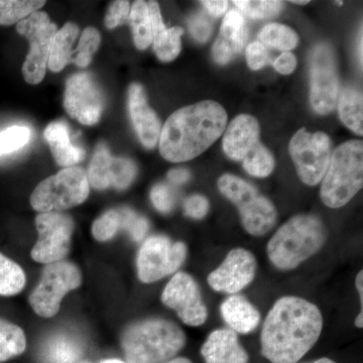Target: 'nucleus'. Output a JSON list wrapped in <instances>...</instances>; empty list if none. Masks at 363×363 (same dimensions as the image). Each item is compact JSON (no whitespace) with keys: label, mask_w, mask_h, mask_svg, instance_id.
<instances>
[{"label":"nucleus","mask_w":363,"mask_h":363,"mask_svg":"<svg viewBox=\"0 0 363 363\" xmlns=\"http://www.w3.org/2000/svg\"><path fill=\"white\" fill-rule=\"evenodd\" d=\"M149 9L150 26H152V44L157 58L162 62H171L181 52V37L183 28H167L162 21L161 11L157 1L147 2Z\"/></svg>","instance_id":"nucleus-22"},{"label":"nucleus","mask_w":363,"mask_h":363,"mask_svg":"<svg viewBox=\"0 0 363 363\" xmlns=\"http://www.w3.org/2000/svg\"><path fill=\"white\" fill-rule=\"evenodd\" d=\"M358 57H359L360 65L362 66V30H360L359 39H358Z\"/></svg>","instance_id":"nucleus-48"},{"label":"nucleus","mask_w":363,"mask_h":363,"mask_svg":"<svg viewBox=\"0 0 363 363\" xmlns=\"http://www.w3.org/2000/svg\"><path fill=\"white\" fill-rule=\"evenodd\" d=\"M201 4L206 9L208 13L216 18L225 13L228 9V1H225V0L223 1L222 0H206V1H201Z\"/></svg>","instance_id":"nucleus-45"},{"label":"nucleus","mask_w":363,"mask_h":363,"mask_svg":"<svg viewBox=\"0 0 363 363\" xmlns=\"http://www.w3.org/2000/svg\"><path fill=\"white\" fill-rule=\"evenodd\" d=\"M184 209H185V214L191 218L202 219L209 211V202L204 196H190L184 203Z\"/></svg>","instance_id":"nucleus-43"},{"label":"nucleus","mask_w":363,"mask_h":363,"mask_svg":"<svg viewBox=\"0 0 363 363\" xmlns=\"http://www.w3.org/2000/svg\"><path fill=\"white\" fill-rule=\"evenodd\" d=\"M162 302L175 310L184 324L201 326L208 318L207 307L202 300L199 286L186 272H177L162 294Z\"/></svg>","instance_id":"nucleus-15"},{"label":"nucleus","mask_w":363,"mask_h":363,"mask_svg":"<svg viewBox=\"0 0 363 363\" xmlns=\"http://www.w3.org/2000/svg\"><path fill=\"white\" fill-rule=\"evenodd\" d=\"M218 189L238 208L242 225L250 235H266L276 225L278 219L276 207L267 198L260 195L252 184L226 174L219 179Z\"/></svg>","instance_id":"nucleus-6"},{"label":"nucleus","mask_w":363,"mask_h":363,"mask_svg":"<svg viewBox=\"0 0 363 363\" xmlns=\"http://www.w3.org/2000/svg\"><path fill=\"white\" fill-rule=\"evenodd\" d=\"M206 363H248L250 357L238 337L229 329H218L210 333L201 347Z\"/></svg>","instance_id":"nucleus-21"},{"label":"nucleus","mask_w":363,"mask_h":363,"mask_svg":"<svg viewBox=\"0 0 363 363\" xmlns=\"http://www.w3.org/2000/svg\"><path fill=\"white\" fill-rule=\"evenodd\" d=\"M185 243L172 242L164 235H154L143 243L136 260L140 281L152 284L174 274L187 257Z\"/></svg>","instance_id":"nucleus-11"},{"label":"nucleus","mask_w":363,"mask_h":363,"mask_svg":"<svg viewBox=\"0 0 363 363\" xmlns=\"http://www.w3.org/2000/svg\"><path fill=\"white\" fill-rule=\"evenodd\" d=\"M136 174L135 162L126 157H112L108 147L99 143L91 160L87 178L89 185L97 190L109 187L125 190L135 181Z\"/></svg>","instance_id":"nucleus-16"},{"label":"nucleus","mask_w":363,"mask_h":363,"mask_svg":"<svg viewBox=\"0 0 363 363\" xmlns=\"http://www.w3.org/2000/svg\"><path fill=\"white\" fill-rule=\"evenodd\" d=\"M338 112L342 123L358 135H363L362 93L355 88H345L339 97Z\"/></svg>","instance_id":"nucleus-27"},{"label":"nucleus","mask_w":363,"mask_h":363,"mask_svg":"<svg viewBox=\"0 0 363 363\" xmlns=\"http://www.w3.org/2000/svg\"><path fill=\"white\" fill-rule=\"evenodd\" d=\"M312 363H337L334 362V360L330 359V358H320V359H317L316 362Z\"/></svg>","instance_id":"nucleus-51"},{"label":"nucleus","mask_w":363,"mask_h":363,"mask_svg":"<svg viewBox=\"0 0 363 363\" xmlns=\"http://www.w3.org/2000/svg\"><path fill=\"white\" fill-rule=\"evenodd\" d=\"M289 150L303 183L316 186L323 180L332 156L330 138L326 133H311L301 128L291 140Z\"/></svg>","instance_id":"nucleus-10"},{"label":"nucleus","mask_w":363,"mask_h":363,"mask_svg":"<svg viewBox=\"0 0 363 363\" xmlns=\"http://www.w3.org/2000/svg\"><path fill=\"white\" fill-rule=\"evenodd\" d=\"M245 57H247V65L253 71L260 70L271 62L266 45L260 42L248 45Z\"/></svg>","instance_id":"nucleus-41"},{"label":"nucleus","mask_w":363,"mask_h":363,"mask_svg":"<svg viewBox=\"0 0 363 363\" xmlns=\"http://www.w3.org/2000/svg\"><path fill=\"white\" fill-rule=\"evenodd\" d=\"M185 344L180 327L164 319L133 324L121 338L126 363H162L175 357Z\"/></svg>","instance_id":"nucleus-4"},{"label":"nucleus","mask_w":363,"mask_h":363,"mask_svg":"<svg viewBox=\"0 0 363 363\" xmlns=\"http://www.w3.org/2000/svg\"><path fill=\"white\" fill-rule=\"evenodd\" d=\"M89 191L87 174L71 167L40 182L30 196V204L40 213L61 212L85 202Z\"/></svg>","instance_id":"nucleus-7"},{"label":"nucleus","mask_w":363,"mask_h":363,"mask_svg":"<svg viewBox=\"0 0 363 363\" xmlns=\"http://www.w3.org/2000/svg\"><path fill=\"white\" fill-rule=\"evenodd\" d=\"M128 111L138 140L145 149H154L161 135V121L147 104L143 86L138 83L128 89Z\"/></svg>","instance_id":"nucleus-18"},{"label":"nucleus","mask_w":363,"mask_h":363,"mask_svg":"<svg viewBox=\"0 0 363 363\" xmlns=\"http://www.w3.org/2000/svg\"><path fill=\"white\" fill-rule=\"evenodd\" d=\"M39 240L33 247L32 257L40 264H54L65 259L70 250L74 221L62 212L40 213L35 218Z\"/></svg>","instance_id":"nucleus-12"},{"label":"nucleus","mask_w":363,"mask_h":363,"mask_svg":"<svg viewBox=\"0 0 363 363\" xmlns=\"http://www.w3.org/2000/svg\"><path fill=\"white\" fill-rule=\"evenodd\" d=\"M101 363H125L119 359H105Z\"/></svg>","instance_id":"nucleus-52"},{"label":"nucleus","mask_w":363,"mask_h":363,"mask_svg":"<svg viewBox=\"0 0 363 363\" xmlns=\"http://www.w3.org/2000/svg\"><path fill=\"white\" fill-rule=\"evenodd\" d=\"M243 168L250 175L266 178L271 175L274 168V160L269 150L259 142L243 160Z\"/></svg>","instance_id":"nucleus-33"},{"label":"nucleus","mask_w":363,"mask_h":363,"mask_svg":"<svg viewBox=\"0 0 363 363\" xmlns=\"http://www.w3.org/2000/svg\"><path fill=\"white\" fill-rule=\"evenodd\" d=\"M190 178L191 174L187 169H173L168 173L169 182L175 184V185H182V184L187 183V182L190 180Z\"/></svg>","instance_id":"nucleus-46"},{"label":"nucleus","mask_w":363,"mask_h":363,"mask_svg":"<svg viewBox=\"0 0 363 363\" xmlns=\"http://www.w3.org/2000/svg\"><path fill=\"white\" fill-rule=\"evenodd\" d=\"M260 43L281 51H291L297 47L298 38L292 28L281 23H269L260 30Z\"/></svg>","instance_id":"nucleus-32"},{"label":"nucleus","mask_w":363,"mask_h":363,"mask_svg":"<svg viewBox=\"0 0 363 363\" xmlns=\"http://www.w3.org/2000/svg\"><path fill=\"white\" fill-rule=\"evenodd\" d=\"M26 274L20 264L0 253V295L13 296L26 286Z\"/></svg>","instance_id":"nucleus-31"},{"label":"nucleus","mask_w":363,"mask_h":363,"mask_svg":"<svg viewBox=\"0 0 363 363\" xmlns=\"http://www.w3.org/2000/svg\"><path fill=\"white\" fill-rule=\"evenodd\" d=\"M57 30V26L48 13L40 11L16 25V32L30 42V52L23 65V78L28 84H40L44 80L52 40Z\"/></svg>","instance_id":"nucleus-9"},{"label":"nucleus","mask_w":363,"mask_h":363,"mask_svg":"<svg viewBox=\"0 0 363 363\" xmlns=\"http://www.w3.org/2000/svg\"><path fill=\"white\" fill-rule=\"evenodd\" d=\"M227 113L218 102L206 100L174 112L160 135V152L167 161L184 162L200 156L225 130Z\"/></svg>","instance_id":"nucleus-2"},{"label":"nucleus","mask_w":363,"mask_h":363,"mask_svg":"<svg viewBox=\"0 0 363 363\" xmlns=\"http://www.w3.org/2000/svg\"><path fill=\"white\" fill-rule=\"evenodd\" d=\"M291 2H292V4H301V6H302V4H309V1H297V0H293V1H291Z\"/></svg>","instance_id":"nucleus-53"},{"label":"nucleus","mask_w":363,"mask_h":363,"mask_svg":"<svg viewBox=\"0 0 363 363\" xmlns=\"http://www.w3.org/2000/svg\"><path fill=\"white\" fill-rule=\"evenodd\" d=\"M247 39V25L242 14L236 11L226 13L220 33L212 48V55L217 63L226 65L242 50Z\"/></svg>","instance_id":"nucleus-20"},{"label":"nucleus","mask_w":363,"mask_h":363,"mask_svg":"<svg viewBox=\"0 0 363 363\" xmlns=\"http://www.w3.org/2000/svg\"><path fill=\"white\" fill-rule=\"evenodd\" d=\"M45 363H80L83 346L67 334H57L48 339L40 351Z\"/></svg>","instance_id":"nucleus-25"},{"label":"nucleus","mask_w":363,"mask_h":363,"mask_svg":"<svg viewBox=\"0 0 363 363\" xmlns=\"http://www.w3.org/2000/svg\"><path fill=\"white\" fill-rule=\"evenodd\" d=\"M44 136L59 166L71 168L84 160L85 150L71 143L70 131L64 121L50 123L45 130Z\"/></svg>","instance_id":"nucleus-23"},{"label":"nucleus","mask_w":363,"mask_h":363,"mask_svg":"<svg viewBox=\"0 0 363 363\" xmlns=\"http://www.w3.org/2000/svg\"><path fill=\"white\" fill-rule=\"evenodd\" d=\"M118 213L121 217V228L125 229L133 240H143L149 231V221L145 217L138 216L128 208L118 210Z\"/></svg>","instance_id":"nucleus-38"},{"label":"nucleus","mask_w":363,"mask_h":363,"mask_svg":"<svg viewBox=\"0 0 363 363\" xmlns=\"http://www.w3.org/2000/svg\"><path fill=\"white\" fill-rule=\"evenodd\" d=\"M322 329L316 305L294 296L279 298L262 326V354L272 363H297L319 340Z\"/></svg>","instance_id":"nucleus-1"},{"label":"nucleus","mask_w":363,"mask_h":363,"mask_svg":"<svg viewBox=\"0 0 363 363\" xmlns=\"http://www.w3.org/2000/svg\"><path fill=\"white\" fill-rule=\"evenodd\" d=\"M130 21L133 28V40L138 50L147 49L152 43L149 9L147 2L138 0L131 6Z\"/></svg>","instance_id":"nucleus-29"},{"label":"nucleus","mask_w":363,"mask_h":363,"mask_svg":"<svg viewBox=\"0 0 363 363\" xmlns=\"http://www.w3.org/2000/svg\"><path fill=\"white\" fill-rule=\"evenodd\" d=\"M78 35V26L74 23H67L63 28L57 30L50 49L49 61H48L50 70L58 73L70 63L73 56L72 47L77 39Z\"/></svg>","instance_id":"nucleus-26"},{"label":"nucleus","mask_w":363,"mask_h":363,"mask_svg":"<svg viewBox=\"0 0 363 363\" xmlns=\"http://www.w3.org/2000/svg\"><path fill=\"white\" fill-rule=\"evenodd\" d=\"M80 363H89V362H80Z\"/></svg>","instance_id":"nucleus-55"},{"label":"nucleus","mask_w":363,"mask_h":363,"mask_svg":"<svg viewBox=\"0 0 363 363\" xmlns=\"http://www.w3.org/2000/svg\"><path fill=\"white\" fill-rule=\"evenodd\" d=\"M274 67L279 73L284 74V75H290L296 70L297 59L292 52H283L274 62Z\"/></svg>","instance_id":"nucleus-44"},{"label":"nucleus","mask_w":363,"mask_h":363,"mask_svg":"<svg viewBox=\"0 0 363 363\" xmlns=\"http://www.w3.org/2000/svg\"><path fill=\"white\" fill-rule=\"evenodd\" d=\"M64 107L67 113L84 125H94L104 108V97L89 73L71 76L66 83Z\"/></svg>","instance_id":"nucleus-14"},{"label":"nucleus","mask_w":363,"mask_h":363,"mask_svg":"<svg viewBox=\"0 0 363 363\" xmlns=\"http://www.w3.org/2000/svg\"><path fill=\"white\" fill-rule=\"evenodd\" d=\"M233 4L245 16L255 20H267L274 18L281 13L283 2L276 0H235Z\"/></svg>","instance_id":"nucleus-34"},{"label":"nucleus","mask_w":363,"mask_h":363,"mask_svg":"<svg viewBox=\"0 0 363 363\" xmlns=\"http://www.w3.org/2000/svg\"><path fill=\"white\" fill-rule=\"evenodd\" d=\"M259 121L252 116L241 114L231 121L224 133L222 147L233 161H243L248 152L259 142Z\"/></svg>","instance_id":"nucleus-19"},{"label":"nucleus","mask_w":363,"mask_h":363,"mask_svg":"<svg viewBox=\"0 0 363 363\" xmlns=\"http://www.w3.org/2000/svg\"><path fill=\"white\" fill-rule=\"evenodd\" d=\"M257 259L245 248H234L223 262L208 276V285L219 293L240 292L255 279Z\"/></svg>","instance_id":"nucleus-17"},{"label":"nucleus","mask_w":363,"mask_h":363,"mask_svg":"<svg viewBox=\"0 0 363 363\" xmlns=\"http://www.w3.org/2000/svg\"><path fill=\"white\" fill-rule=\"evenodd\" d=\"M191 35L199 43H206L210 39L213 30L212 23L204 14H194L189 21Z\"/></svg>","instance_id":"nucleus-42"},{"label":"nucleus","mask_w":363,"mask_h":363,"mask_svg":"<svg viewBox=\"0 0 363 363\" xmlns=\"http://www.w3.org/2000/svg\"><path fill=\"white\" fill-rule=\"evenodd\" d=\"M322 181L320 196L327 207L340 208L351 201L363 186L362 140H350L334 150Z\"/></svg>","instance_id":"nucleus-5"},{"label":"nucleus","mask_w":363,"mask_h":363,"mask_svg":"<svg viewBox=\"0 0 363 363\" xmlns=\"http://www.w3.org/2000/svg\"><path fill=\"white\" fill-rule=\"evenodd\" d=\"M150 200L157 211L162 212V213H169L175 208V193L164 184H157L152 189Z\"/></svg>","instance_id":"nucleus-39"},{"label":"nucleus","mask_w":363,"mask_h":363,"mask_svg":"<svg viewBox=\"0 0 363 363\" xmlns=\"http://www.w3.org/2000/svg\"><path fill=\"white\" fill-rule=\"evenodd\" d=\"M355 326L357 328H362L363 327V313L360 311L359 314L357 315V319H355Z\"/></svg>","instance_id":"nucleus-50"},{"label":"nucleus","mask_w":363,"mask_h":363,"mask_svg":"<svg viewBox=\"0 0 363 363\" xmlns=\"http://www.w3.org/2000/svg\"><path fill=\"white\" fill-rule=\"evenodd\" d=\"M221 315L235 333H250L260 322L259 310L240 295L230 296L222 303Z\"/></svg>","instance_id":"nucleus-24"},{"label":"nucleus","mask_w":363,"mask_h":363,"mask_svg":"<svg viewBox=\"0 0 363 363\" xmlns=\"http://www.w3.org/2000/svg\"><path fill=\"white\" fill-rule=\"evenodd\" d=\"M310 102L320 116H327L335 108L338 100L339 80L333 51L328 45H318L311 56Z\"/></svg>","instance_id":"nucleus-13"},{"label":"nucleus","mask_w":363,"mask_h":363,"mask_svg":"<svg viewBox=\"0 0 363 363\" xmlns=\"http://www.w3.org/2000/svg\"><path fill=\"white\" fill-rule=\"evenodd\" d=\"M100 42H101V37L96 28H92V26L85 28L81 35L77 49L73 52V54H75V58L72 61L80 68H86L89 66L93 56L99 48Z\"/></svg>","instance_id":"nucleus-35"},{"label":"nucleus","mask_w":363,"mask_h":363,"mask_svg":"<svg viewBox=\"0 0 363 363\" xmlns=\"http://www.w3.org/2000/svg\"><path fill=\"white\" fill-rule=\"evenodd\" d=\"M82 283L80 269L69 262L47 264L39 285L30 296L33 311L43 318L54 317L59 312L64 297Z\"/></svg>","instance_id":"nucleus-8"},{"label":"nucleus","mask_w":363,"mask_h":363,"mask_svg":"<svg viewBox=\"0 0 363 363\" xmlns=\"http://www.w3.org/2000/svg\"><path fill=\"white\" fill-rule=\"evenodd\" d=\"M45 1L37 0H0V26H11L39 11Z\"/></svg>","instance_id":"nucleus-30"},{"label":"nucleus","mask_w":363,"mask_h":363,"mask_svg":"<svg viewBox=\"0 0 363 363\" xmlns=\"http://www.w3.org/2000/svg\"><path fill=\"white\" fill-rule=\"evenodd\" d=\"M130 1L112 2L105 16V26L109 30L116 28V26L123 25L130 20Z\"/></svg>","instance_id":"nucleus-40"},{"label":"nucleus","mask_w":363,"mask_h":363,"mask_svg":"<svg viewBox=\"0 0 363 363\" xmlns=\"http://www.w3.org/2000/svg\"><path fill=\"white\" fill-rule=\"evenodd\" d=\"M30 138L26 126L14 125L0 133V157L11 154L25 147Z\"/></svg>","instance_id":"nucleus-36"},{"label":"nucleus","mask_w":363,"mask_h":363,"mask_svg":"<svg viewBox=\"0 0 363 363\" xmlns=\"http://www.w3.org/2000/svg\"><path fill=\"white\" fill-rule=\"evenodd\" d=\"M336 4H338V6H342L343 2L342 1H337Z\"/></svg>","instance_id":"nucleus-54"},{"label":"nucleus","mask_w":363,"mask_h":363,"mask_svg":"<svg viewBox=\"0 0 363 363\" xmlns=\"http://www.w3.org/2000/svg\"><path fill=\"white\" fill-rule=\"evenodd\" d=\"M355 285H357V289L358 291V294H359L360 297V303H362V311L363 307V272L360 271L358 272L357 276V279H355Z\"/></svg>","instance_id":"nucleus-47"},{"label":"nucleus","mask_w":363,"mask_h":363,"mask_svg":"<svg viewBox=\"0 0 363 363\" xmlns=\"http://www.w3.org/2000/svg\"><path fill=\"white\" fill-rule=\"evenodd\" d=\"M162 363H192V362L186 357H177L172 358V359L167 360V362Z\"/></svg>","instance_id":"nucleus-49"},{"label":"nucleus","mask_w":363,"mask_h":363,"mask_svg":"<svg viewBox=\"0 0 363 363\" xmlns=\"http://www.w3.org/2000/svg\"><path fill=\"white\" fill-rule=\"evenodd\" d=\"M121 229V217L118 210H109L96 219L92 225V235L98 241L112 240Z\"/></svg>","instance_id":"nucleus-37"},{"label":"nucleus","mask_w":363,"mask_h":363,"mask_svg":"<svg viewBox=\"0 0 363 363\" xmlns=\"http://www.w3.org/2000/svg\"><path fill=\"white\" fill-rule=\"evenodd\" d=\"M327 240L321 219L313 214H300L283 224L267 243L272 264L281 271L296 269L316 255Z\"/></svg>","instance_id":"nucleus-3"},{"label":"nucleus","mask_w":363,"mask_h":363,"mask_svg":"<svg viewBox=\"0 0 363 363\" xmlns=\"http://www.w3.org/2000/svg\"><path fill=\"white\" fill-rule=\"evenodd\" d=\"M26 338L21 327L0 319V362L25 352Z\"/></svg>","instance_id":"nucleus-28"}]
</instances>
